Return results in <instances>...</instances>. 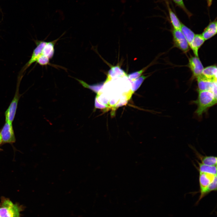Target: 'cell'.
Here are the masks:
<instances>
[{
  "label": "cell",
  "mask_w": 217,
  "mask_h": 217,
  "mask_svg": "<svg viewBox=\"0 0 217 217\" xmlns=\"http://www.w3.org/2000/svg\"><path fill=\"white\" fill-rule=\"evenodd\" d=\"M197 99L194 102L197 105L195 113L200 116L209 108L217 103V95L210 91H198Z\"/></svg>",
  "instance_id": "obj_1"
},
{
  "label": "cell",
  "mask_w": 217,
  "mask_h": 217,
  "mask_svg": "<svg viewBox=\"0 0 217 217\" xmlns=\"http://www.w3.org/2000/svg\"><path fill=\"white\" fill-rule=\"evenodd\" d=\"M22 209L9 199L2 197L0 204V217H20Z\"/></svg>",
  "instance_id": "obj_2"
},
{
  "label": "cell",
  "mask_w": 217,
  "mask_h": 217,
  "mask_svg": "<svg viewBox=\"0 0 217 217\" xmlns=\"http://www.w3.org/2000/svg\"><path fill=\"white\" fill-rule=\"evenodd\" d=\"M217 176L214 175L206 172H199V182L200 194L196 203L197 205L204 197V192L209 184Z\"/></svg>",
  "instance_id": "obj_3"
},
{
  "label": "cell",
  "mask_w": 217,
  "mask_h": 217,
  "mask_svg": "<svg viewBox=\"0 0 217 217\" xmlns=\"http://www.w3.org/2000/svg\"><path fill=\"white\" fill-rule=\"evenodd\" d=\"M198 91H210L217 95V81L208 79L202 74L197 78Z\"/></svg>",
  "instance_id": "obj_4"
},
{
  "label": "cell",
  "mask_w": 217,
  "mask_h": 217,
  "mask_svg": "<svg viewBox=\"0 0 217 217\" xmlns=\"http://www.w3.org/2000/svg\"><path fill=\"white\" fill-rule=\"evenodd\" d=\"M172 34L175 46L184 52H187L189 50V46L180 30L173 29Z\"/></svg>",
  "instance_id": "obj_5"
},
{
  "label": "cell",
  "mask_w": 217,
  "mask_h": 217,
  "mask_svg": "<svg viewBox=\"0 0 217 217\" xmlns=\"http://www.w3.org/2000/svg\"><path fill=\"white\" fill-rule=\"evenodd\" d=\"M2 142L12 143L15 141V138L12 123L6 122L0 132Z\"/></svg>",
  "instance_id": "obj_6"
},
{
  "label": "cell",
  "mask_w": 217,
  "mask_h": 217,
  "mask_svg": "<svg viewBox=\"0 0 217 217\" xmlns=\"http://www.w3.org/2000/svg\"><path fill=\"white\" fill-rule=\"evenodd\" d=\"M188 66L193 77L197 78L202 75L204 67L198 57L195 56L190 57L189 59Z\"/></svg>",
  "instance_id": "obj_7"
},
{
  "label": "cell",
  "mask_w": 217,
  "mask_h": 217,
  "mask_svg": "<svg viewBox=\"0 0 217 217\" xmlns=\"http://www.w3.org/2000/svg\"><path fill=\"white\" fill-rule=\"evenodd\" d=\"M19 98L18 92H16L13 99L5 113L6 122L12 123L16 114Z\"/></svg>",
  "instance_id": "obj_8"
},
{
  "label": "cell",
  "mask_w": 217,
  "mask_h": 217,
  "mask_svg": "<svg viewBox=\"0 0 217 217\" xmlns=\"http://www.w3.org/2000/svg\"><path fill=\"white\" fill-rule=\"evenodd\" d=\"M46 43L45 41H40L37 43V46L34 50L31 58L25 66V69L36 61L37 58L42 54L43 49Z\"/></svg>",
  "instance_id": "obj_9"
},
{
  "label": "cell",
  "mask_w": 217,
  "mask_h": 217,
  "mask_svg": "<svg viewBox=\"0 0 217 217\" xmlns=\"http://www.w3.org/2000/svg\"><path fill=\"white\" fill-rule=\"evenodd\" d=\"M217 21L215 20L210 22L205 28L202 35L205 40L210 39L216 34L217 32Z\"/></svg>",
  "instance_id": "obj_10"
},
{
  "label": "cell",
  "mask_w": 217,
  "mask_h": 217,
  "mask_svg": "<svg viewBox=\"0 0 217 217\" xmlns=\"http://www.w3.org/2000/svg\"><path fill=\"white\" fill-rule=\"evenodd\" d=\"M205 40L202 34H195L190 47L192 49L195 56L198 57V50Z\"/></svg>",
  "instance_id": "obj_11"
},
{
  "label": "cell",
  "mask_w": 217,
  "mask_h": 217,
  "mask_svg": "<svg viewBox=\"0 0 217 217\" xmlns=\"http://www.w3.org/2000/svg\"><path fill=\"white\" fill-rule=\"evenodd\" d=\"M202 75L206 78L213 81H217V67L211 65L204 68Z\"/></svg>",
  "instance_id": "obj_12"
},
{
  "label": "cell",
  "mask_w": 217,
  "mask_h": 217,
  "mask_svg": "<svg viewBox=\"0 0 217 217\" xmlns=\"http://www.w3.org/2000/svg\"><path fill=\"white\" fill-rule=\"evenodd\" d=\"M57 39L55 41L46 42L44 46L42 52V54L48 57L50 59L52 58L55 52L54 46Z\"/></svg>",
  "instance_id": "obj_13"
},
{
  "label": "cell",
  "mask_w": 217,
  "mask_h": 217,
  "mask_svg": "<svg viewBox=\"0 0 217 217\" xmlns=\"http://www.w3.org/2000/svg\"><path fill=\"white\" fill-rule=\"evenodd\" d=\"M169 17L174 29L180 30L182 24L175 14L170 8L169 5L167 4Z\"/></svg>",
  "instance_id": "obj_14"
},
{
  "label": "cell",
  "mask_w": 217,
  "mask_h": 217,
  "mask_svg": "<svg viewBox=\"0 0 217 217\" xmlns=\"http://www.w3.org/2000/svg\"><path fill=\"white\" fill-rule=\"evenodd\" d=\"M180 30L184 36L190 47L195 34L191 29L182 24Z\"/></svg>",
  "instance_id": "obj_15"
},
{
  "label": "cell",
  "mask_w": 217,
  "mask_h": 217,
  "mask_svg": "<svg viewBox=\"0 0 217 217\" xmlns=\"http://www.w3.org/2000/svg\"><path fill=\"white\" fill-rule=\"evenodd\" d=\"M196 154L202 163L209 165H217V157L213 156H203L197 152Z\"/></svg>",
  "instance_id": "obj_16"
},
{
  "label": "cell",
  "mask_w": 217,
  "mask_h": 217,
  "mask_svg": "<svg viewBox=\"0 0 217 217\" xmlns=\"http://www.w3.org/2000/svg\"><path fill=\"white\" fill-rule=\"evenodd\" d=\"M126 76H127L126 73L119 66L111 67L108 72V78L116 77Z\"/></svg>",
  "instance_id": "obj_17"
},
{
  "label": "cell",
  "mask_w": 217,
  "mask_h": 217,
  "mask_svg": "<svg viewBox=\"0 0 217 217\" xmlns=\"http://www.w3.org/2000/svg\"><path fill=\"white\" fill-rule=\"evenodd\" d=\"M198 165L199 172H206L214 175H217V165H206L197 161Z\"/></svg>",
  "instance_id": "obj_18"
},
{
  "label": "cell",
  "mask_w": 217,
  "mask_h": 217,
  "mask_svg": "<svg viewBox=\"0 0 217 217\" xmlns=\"http://www.w3.org/2000/svg\"><path fill=\"white\" fill-rule=\"evenodd\" d=\"M148 76L142 75L138 78L137 79L134 80L132 83V90L134 92L139 87L143 81Z\"/></svg>",
  "instance_id": "obj_19"
},
{
  "label": "cell",
  "mask_w": 217,
  "mask_h": 217,
  "mask_svg": "<svg viewBox=\"0 0 217 217\" xmlns=\"http://www.w3.org/2000/svg\"><path fill=\"white\" fill-rule=\"evenodd\" d=\"M175 4V5L180 8L189 17L192 15L191 13L187 10L185 7L183 0H171Z\"/></svg>",
  "instance_id": "obj_20"
},
{
  "label": "cell",
  "mask_w": 217,
  "mask_h": 217,
  "mask_svg": "<svg viewBox=\"0 0 217 217\" xmlns=\"http://www.w3.org/2000/svg\"><path fill=\"white\" fill-rule=\"evenodd\" d=\"M50 59L48 57L42 54L37 58L36 62L41 65L46 66L50 64Z\"/></svg>",
  "instance_id": "obj_21"
},
{
  "label": "cell",
  "mask_w": 217,
  "mask_h": 217,
  "mask_svg": "<svg viewBox=\"0 0 217 217\" xmlns=\"http://www.w3.org/2000/svg\"><path fill=\"white\" fill-rule=\"evenodd\" d=\"M146 68L145 67L140 70L131 73L129 74L127 77L131 80L134 81L140 77Z\"/></svg>",
  "instance_id": "obj_22"
},
{
  "label": "cell",
  "mask_w": 217,
  "mask_h": 217,
  "mask_svg": "<svg viewBox=\"0 0 217 217\" xmlns=\"http://www.w3.org/2000/svg\"><path fill=\"white\" fill-rule=\"evenodd\" d=\"M206 0L207 5L208 7H210L212 5L213 0Z\"/></svg>",
  "instance_id": "obj_23"
},
{
  "label": "cell",
  "mask_w": 217,
  "mask_h": 217,
  "mask_svg": "<svg viewBox=\"0 0 217 217\" xmlns=\"http://www.w3.org/2000/svg\"><path fill=\"white\" fill-rule=\"evenodd\" d=\"M2 142V137L0 133V144Z\"/></svg>",
  "instance_id": "obj_24"
}]
</instances>
